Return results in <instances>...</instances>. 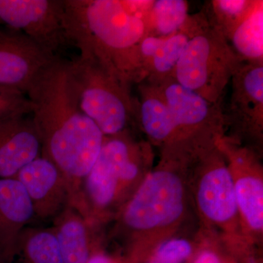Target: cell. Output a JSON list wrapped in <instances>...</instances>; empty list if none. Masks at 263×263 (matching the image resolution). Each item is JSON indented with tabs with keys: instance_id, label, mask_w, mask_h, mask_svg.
Segmentation results:
<instances>
[{
	"instance_id": "26",
	"label": "cell",
	"mask_w": 263,
	"mask_h": 263,
	"mask_svg": "<svg viewBox=\"0 0 263 263\" xmlns=\"http://www.w3.org/2000/svg\"><path fill=\"white\" fill-rule=\"evenodd\" d=\"M86 263H116L108 256L103 253H97L90 256Z\"/></svg>"
},
{
	"instance_id": "5",
	"label": "cell",
	"mask_w": 263,
	"mask_h": 263,
	"mask_svg": "<svg viewBox=\"0 0 263 263\" xmlns=\"http://www.w3.org/2000/svg\"><path fill=\"white\" fill-rule=\"evenodd\" d=\"M217 141L202 150L190 166L192 209L200 229L216 233L230 243L247 242L240 226L233 177Z\"/></svg>"
},
{
	"instance_id": "13",
	"label": "cell",
	"mask_w": 263,
	"mask_h": 263,
	"mask_svg": "<svg viewBox=\"0 0 263 263\" xmlns=\"http://www.w3.org/2000/svg\"><path fill=\"white\" fill-rule=\"evenodd\" d=\"M41 152L32 118L16 116L0 120V179L14 178Z\"/></svg>"
},
{
	"instance_id": "7",
	"label": "cell",
	"mask_w": 263,
	"mask_h": 263,
	"mask_svg": "<svg viewBox=\"0 0 263 263\" xmlns=\"http://www.w3.org/2000/svg\"><path fill=\"white\" fill-rule=\"evenodd\" d=\"M190 29V39L172 78L216 104L241 60L213 26L193 23Z\"/></svg>"
},
{
	"instance_id": "8",
	"label": "cell",
	"mask_w": 263,
	"mask_h": 263,
	"mask_svg": "<svg viewBox=\"0 0 263 263\" xmlns=\"http://www.w3.org/2000/svg\"><path fill=\"white\" fill-rule=\"evenodd\" d=\"M217 145L226 156L233 183L245 239L254 245L262 239L263 171L253 150L223 136Z\"/></svg>"
},
{
	"instance_id": "20",
	"label": "cell",
	"mask_w": 263,
	"mask_h": 263,
	"mask_svg": "<svg viewBox=\"0 0 263 263\" xmlns=\"http://www.w3.org/2000/svg\"><path fill=\"white\" fill-rule=\"evenodd\" d=\"M187 3L183 0L154 1L147 17V32L150 29L155 32L151 35L161 37L176 34L187 23Z\"/></svg>"
},
{
	"instance_id": "11",
	"label": "cell",
	"mask_w": 263,
	"mask_h": 263,
	"mask_svg": "<svg viewBox=\"0 0 263 263\" xmlns=\"http://www.w3.org/2000/svg\"><path fill=\"white\" fill-rule=\"evenodd\" d=\"M23 32L0 27V85L27 95L36 78L56 60Z\"/></svg>"
},
{
	"instance_id": "15",
	"label": "cell",
	"mask_w": 263,
	"mask_h": 263,
	"mask_svg": "<svg viewBox=\"0 0 263 263\" xmlns=\"http://www.w3.org/2000/svg\"><path fill=\"white\" fill-rule=\"evenodd\" d=\"M232 107L240 124L254 136H260L263 117L262 62H241L232 76ZM242 126V127H243Z\"/></svg>"
},
{
	"instance_id": "10",
	"label": "cell",
	"mask_w": 263,
	"mask_h": 263,
	"mask_svg": "<svg viewBox=\"0 0 263 263\" xmlns=\"http://www.w3.org/2000/svg\"><path fill=\"white\" fill-rule=\"evenodd\" d=\"M64 0H0V26L23 32L56 55L67 43Z\"/></svg>"
},
{
	"instance_id": "25",
	"label": "cell",
	"mask_w": 263,
	"mask_h": 263,
	"mask_svg": "<svg viewBox=\"0 0 263 263\" xmlns=\"http://www.w3.org/2000/svg\"><path fill=\"white\" fill-rule=\"evenodd\" d=\"M221 237L216 233L198 228L197 252L193 263H227L219 247Z\"/></svg>"
},
{
	"instance_id": "23",
	"label": "cell",
	"mask_w": 263,
	"mask_h": 263,
	"mask_svg": "<svg viewBox=\"0 0 263 263\" xmlns=\"http://www.w3.org/2000/svg\"><path fill=\"white\" fill-rule=\"evenodd\" d=\"M195 249L194 237L179 233L156 247L146 263H183L193 255Z\"/></svg>"
},
{
	"instance_id": "4",
	"label": "cell",
	"mask_w": 263,
	"mask_h": 263,
	"mask_svg": "<svg viewBox=\"0 0 263 263\" xmlns=\"http://www.w3.org/2000/svg\"><path fill=\"white\" fill-rule=\"evenodd\" d=\"M152 146L127 131L105 136L96 162L83 181L86 203L98 219L117 215L154 167Z\"/></svg>"
},
{
	"instance_id": "16",
	"label": "cell",
	"mask_w": 263,
	"mask_h": 263,
	"mask_svg": "<svg viewBox=\"0 0 263 263\" xmlns=\"http://www.w3.org/2000/svg\"><path fill=\"white\" fill-rule=\"evenodd\" d=\"M139 114L142 129L152 146L161 149L181 144L177 124L155 85L142 90Z\"/></svg>"
},
{
	"instance_id": "21",
	"label": "cell",
	"mask_w": 263,
	"mask_h": 263,
	"mask_svg": "<svg viewBox=\"0 0 263 263\" xmlns=\"http://www.w3.org/2000/svg\"><path fill=\"white\" fill-rule=\"evenodd\" d=\"M190 24H186L179 32L166 38L151 61L147 76H152V84H158L172 78L175 68L190 39Z\"/></svg>"
},
{
	"instance_id": "6",
	"label": "cell",
	"mask_w": 263,
	"mask_h": 263,
	"mask_svg": "<svg viewBox=\"0 0 263 263\" xmlns=\"http://www.w3.org/2000/svg\"><path fill=\"white\" fill-rule=\"evenodd\" d=\"M71 86L83 112L105 136L126 131L133 112L129 83L86 53L68 61Z\"/></svg>"
},
{
	"instance_id": "14",
	"label": "cell",
	"mask_w": 263,
	"mask_h": 263,
	"mask_svg": "<svg viewBox=\"0 0 263 263\" xmlns=\"http://www.w3.org/2000/svg\"><path fill=\"white\" fill-rule=\"evenodd\" d=\"M34 216L30 199L18 180L0 179V251L3 261L14 254L19 235Z\"/></svg>"
},
{
	"instance_id": "2",
	"label": "cell",
	"mask_w": 263,
	"mask_h": 263,
	"mask_svg": "<svg viewBox=\"0 0 263 263\" xmlns=\"http://www.w3.org/2000/svg\"><path fill=\"white\" fill-rule=\"evenodd\" d=\"M160 150L158 163L117 215L132 248L147 257L164 240L182 232L193 212L189 173L198 152L182 146Z\"/></svg>"
},
{
	"instance_id": "17",
	"label": "cell",
	"mask_w": 263,
	"mask_h": 263,
	"mask_svg": "<svg viewBox=\"0 0 263 263\" xmlns=\"http://www.w3.org/2000/svg\"><path fill=\"white\" fill-rule=\"evenodd\" d=\"M57 216L51 229L65 263H86L90 257L89 235L84 219L67 208Z\"/></svg>"
},
{
	"instance_id": "24",
	"label": "cell",
	"mask_w": 263,
	"mask_h": 263,
	"mask_svg": "<svg viewBox=\"0 0 263 263\" xmlns=\"http://www.w3.org/2000/svg\"><path fill=\"white\" fill-rule=\"evenodd\" d=\"M32 113V103L22 91L0 85V120Z\"/></svg>"
},
{
	"instance_id": "12",
	"label": "cell",
	"mask_w": 263,
	"mask_h": 263,
	"mask_svg": "<svg viewBox=\"0 0 263 263\" xmlns=\"http://www.w3.org/2000/svg\"><path fill=\"white\" fill-rule=\"evenodd\" d=\"M14 179L23 185L34 216L41 219L61 214L72 200L70 183L53 162L39 156L19 171Z\"/></svg>"
},
{
	"instance_id": "18",
	"label": "cell",
	"mask_w": 263,
	"mask_h": 263,
	"mask_svg": "<svg viewBox=\"0 0 263 263\" xmlns=\"http://www.w3.org/2000/svg\"><path fill=\"white\" fill-rule=\"evenodd\" d=\"M230 40L233 43V51L240 60L262 62V1H257L253 10L235 29Z\"/></svg>"
},
{
	"instance_id": "19",
	"label": "cell",
	"mask_w": 263,
	"mask_h": 263,
	"mask_svg": "<svg viewBox=\"0 0 263 263\" xmlns=\"http://www.w3.org/2000/svg\"><path fill=\"white\" fill-rule=\"evenodd\" d=\"M15 252H22L27 263H65L51 229L25 228L19 235Z\"/></svg>"
},
{
	"instance_id": "22",
	"label": "cell",
	"mask_w": 263,
	"mask_h": 263,
	"mask_svg": "<svg viewBox=\"0 0 263 263\" xmlns=\"http://www.w3.org/2000/svg\"><path fill=\"white\" fill-rule=\"evenodd\" d=\"M257 1L217 0L212 2L216 23L212 25L227 40L253 10Z\"/></svg>"
},
{
	"instance_id": "3",
	"label": "cell",
	"mask_w": 263,
	"mask_h": 263,
	"mask_svg": "<svg viewBox=\"0 0 263 263\" xmlns=\"http://www.w3.org/2000/svg\"><path fill=\"white\" fill-rule=\"evenodd\" d=\"M67 43L96 57L130 84L144 79L140 43L152 1L64 0Z\"/></svg>"
},
{
	"instance_id": "27",
	"label": "cell",
	"mask_w": 263,
	"mask_h": 263,
	"mask_svg": "<svg viewBox=\"0 0 263 263\" xmlns=\"http://www.w3.org/2000/svg\"><path fill=\"white\" fill-rule=\"evenodd\" d=\"M3 262V256H2L1 251H0V263Z\"/></svg>"
},
{
	"instance_id": "9",
	"label": "cell",
	"mask_w": 263,
	"mask_h": 263,
	"mask_svg": "<svg viewBox=\"0 0 263 263\" xmlns=\"http://www.w3.org/2000/svg\"><path fill=\"white\" fill-rule=\"evenodd\" d=\"M179 128L181 144L199 145L224 136L222 118L216 104L169 78L155 84Z\"/></svg>"
},
{
	"instance_id": "1",
	"label": "cell",
	"mask_w": 263,
	"mask_h": 263,
	"mask_svg": "<svg viewBox=\"0 0 263 263\" xmlns=\"http://www.w3.org/2000/svg\"><path fill=\"white\" fill-rule=\"evenodd\" d=\"M27 96L32 103L41 156L60 170L73 195L96 162L105 136L79 106L68 61L57 57L33 81Z\"/></svg>"
}]
</instances>
